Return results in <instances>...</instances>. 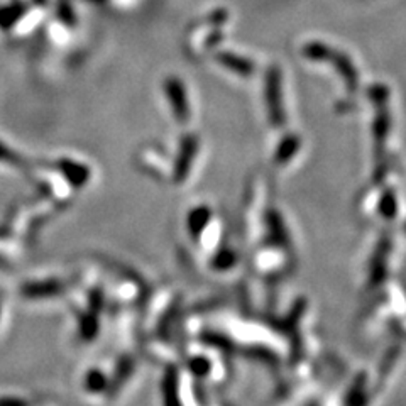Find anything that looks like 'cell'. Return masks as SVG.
Listing matches in <instances>:
<instances>
[{
  "instance_id": "cell-1",
  "label": "cell",
  "mask_w": 406,
  "mask_h": 406,
  "mask_svg": "<svg viewBox=\"0 0 406 406\" xmlns=\"http://www.w3.org/2000/svg\"><path fill=\"white\" fill-rule=\"evenodd\" d=\"M303 54H305V58H309V60L330 61L335 68H337V72L342 75L347 88L349 90L357 88V72L345 54L337 53V51H334L332 48H329V46L325 45H320V42H309V45L303 48Z\"/></svg>"
},
{
  "instance_id": "cell-2",
  "label": "cell",
  "mask_w": 406,
  "mask_h": 406,
  "mask_svg": "<svg viewBox=\"0 0 406 406\" xmlns=\"http://www.w3.org/2000/svg\"><path fill=\"white\" fill-rule=\"evenodd\" d=\"M266 105L270 112V120L274 127L285 124V110L281 102V73L278 66H271L266 75Z\"/></svg>"
},
{
  "instance_id": "cell-3",
  "label": "cell",
  "mask_w": 406,
  "mask_h": 406,
  "mask_svg": "<svg viewBox=\"0 0 406 406\" xmlns=\"http://www.w3.org/2000/svg\"><path fill=\"white\" fill-rule=\"evenodd\" d=\"M196 151H198V139H196L195 134H188L183 137L180 146L178 156H176L175 163V181L181 183V181L187 180L188 173H190L193 159H195Z\"/></svg>"
},
{
  "instance_id": "cell-4",
  "label": "cell",
  "mask_w": 406,
  "mask_h": 406,
  "mask_svg": "<svg viewBox=\"0 0 406 406\" xmlns=\"http://www.w3.org/2000/svg\"><path fill=\"white\" fill-rule=\"evenodd\" d=\"M166 93L169 98V104H171L173 114L178 119L181 124L188 120L190 117V109H188V102H187V93H185L183 85L178 78H168L166 80Z\"/></svg>"
},
{
  "instance_id": "cell-5",
  "label": "cell",
  "mask_w": 406,
  "mask_h": 406,
  "mask_svg": "<svg viewBox=\"0 0 406 406\" xmlns=\"http://www.w3.org/2000/svg\"><path fill=\"white\" fill-rule=\"evenodd\" d=\"M163 401L164 406H181L178 389V370L168 368L163 377Z\"/></svg>"
},
{
  "instance_id": "cell-6",
  "label": "cell",
  "mask_w": 406,
  "mask_h": 406,
  "mask_svg": "<svg viewBox=\"0 0 406 406\" xmlns=\"http://www.w3.org/2000/svg\"><path fill=\"white\" fill-rule=\"evenodd\" d=\"M215 58L222 63L224 66L228 70H232V72L242 75V77H249L254 72V65L249 60H246V58H240L237 54H232V53H226V51H220V53L215 54Z\"/></svg>"
},
{
  "instance_id": "cell-7",
  "label": "cell",
  "mask_w": 406,
  "mask_h": 406,
  "mask_svg": "<svg viewBox=\"0 0 406 406\" xmlns=\"http://www.w3.org/2000/svg\"><path fill=\"white\" fill-rule=\"evenodd\" d=\"M210 210L207 207H196L195 210L188 215V228H190V234L195 239H198L202 235L203 228L207 227V224L210 222Z\"/></svg>"
},
{
  "instance_id": "cell-8",
  "label": "cell",
  "mask_w": 406,
  "mask_h": 406,
  "mask_svg": "<svg viewBox=\"0 0 406 406\" xmlns=\"http://www.w3.org/2000/svg\"><path fill=\"white\" fill-rule=\"evenodd\" d=\"M368 403V394H366V377L364 374H359L356 382L350 388L345 398V406H366Z\"/></svg>"
},
{
  "instance_id": "cell-9",
  "label": "cell",
  "mask_w": 406,
  "mask_h": 406,
  "mask_svg": "<svg viewBox=\"0 0 406 406\" xmlns=\"http://www.w3.org/2000/svg\"><path fill=\"white\" fill-rule=\"evenodd\" d=\"M386 252H388V242H382L380 252L374 256L373 264H370V283H373V286L381 283L386 274Z\"/></svg>"
},
{
  "instance_id": "cell-10",
  "label": "cell",
  "mask_w": 406,
  "mask_h": 406,
  "mask_svg": "<svg viewBox=\"0 0 406 406\" xmlns=\"http://www.w3.org/2000/svg\"><path fill=\"white\" fill-rule=\"evenodd\" d=\"M298 148L299 137L295 136V134H290V136L285 137V139L281 141V144H279L278 151H276V161H278L279 164L288 163V161L295 156V153L298 151Z\"/></svg>"
},
{
  "instance_id": "cell-11",
  "label": "cell",
  "mask_w": 406,
  "mask_h": 406,
  "mask_svg": "<svg viewBox=\"0 0 406 406\" xmlns=\"http://www.w3.org/2000/svg\"><path fill=\"white\" fill-rule=\"evenodd\" d=\"M22 17V7L19 3H13L9 7H0V27L10 29L17 24Z\"/></svg>"
},
{
  "instance_id": "cell-12",
  "label": "cell",
  "mask_w": 406,
  "mask_h": 406,
  "mask_svg": "<svg viewBox=\"0 0 406 406\" xmlns=\"http://www.w3.org/2000/svg\"><path fill=\"white\" fill-rule=\"evenodd\" d=\"M65 173L75 185H84L90 175L88 168H85L84 164H77L75 161H65Z\"/></svg>"
},
{
  "instance_id": "cell-13",
  "label": "cell",
  "mask_w": 406,
  "mask_h": 406,
  "mask_svg": "<svg viewBox=\"0 0 406 406\" xmlns=\"http://www.w3.org/2000/svg\"><path fill=\"white\" fill-rule=\"evenodd\" d=\"M380 212L384 219H394L396 215V198L393 192H384L380 202Z\"/></svg>"
},
{
  "instance_id": "cell-14",
  "label": "cell",
  "mask_w": 406,
  "mask_h": 406,
  "mask_svg": "<svg viewBox=\"0 0 406 406\" xmlns=\"http://www.w3.org/2000/svg\"><path fill=\"white\" fill-rule=\"evenodd\" d=\"M270 227H271V235H273V239L276 240L278 244H283L286 242V232L283 231V224L281 220H279V217L273 214L270 215Z\"/></svg>"
},
{
  "instance_id": "cell-15",
  "label": "cell",
  "mask_w": 406,
  "mask_h": 406,
  "mask_svg": "<svg viewBox=\"0 0 406 406\" xmlns=\"http://www.w3.org/2000/svg\"><path fill=\"white\" fill-rule=\"evenodd\" d=\"M105 382H107V380H105V376L100 370H92V373L86 376V388L92 389V391H100L105 386Z\"/></svg>"
},
{
  "instance_id": "cell-16",
  "label": "cell",
  "mask_w": 406,
  "mask_h": 406,
  "mask_svg": "<svg viewBox=\"0 0 406 406\" xmlns=\"http://www.w3.org/2000/svg\"><path fill=\"white\" fill-rule=\"evenodd\" d=\"M234 261H235L234 254H232L231 251H222L215 258L214 266L217 267V270H228V267H231L232 264H234Z\"/></svg>"
},
{
  "instance_id": "cell-17",
  "label": "cell",
  "mask_w": 406,
  "mask_h": 406,
  "mask_svg": "<svg viewBox=\"0 0 406 406\" xmlns=\"http://www.w3.org/2000/svg\"><path fill=\"white\" fill-rule=\"evenodd\" d=\"M0 406H26V403L17 398H6V400H0Z\"/></svg>"
},
{
  "instance_id": "cell-18",
  "label": "cell",
  "mask_w": 406,
  "mask_h": 406,
  "mask_svg": "<svg viewBox=\"0 0 406 406\" xmlns=\"http://www.w3.org/2000/svg\"><path fill=\"white\" fill-rule=\"evenodd\" d=\"M405 232H406V224H405Z\"/></svg>"
}]
</instances>
